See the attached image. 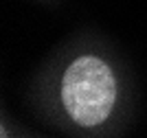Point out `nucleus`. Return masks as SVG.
<instances>
[{
    "instance_id": "nucleus-1",
    "label": "nucleus",
    "mask_w": 147,
    "mask_h": 138,
    "mask_svg": "<svg viewBox=\"0 0 147 138\" xmlns=\"http://www.w3.org/2000/svg\"><path fill=\"white\" fill-rule=\"evenodd\" d=\"M61 101L68 116L81 127H97L110 116L117 101V79L99 57H79L64 72Z\"/></svg>"
}]
</instances>
